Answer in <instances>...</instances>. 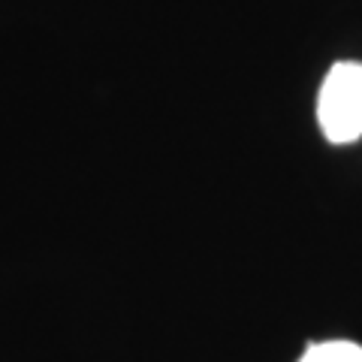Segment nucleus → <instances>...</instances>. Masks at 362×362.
<instances>
[{
	"label": "nucleus",
	"mask_w": 362,
	"mask_h": 362,
	"mask_svg": "<svg viewBox=\"0 0 362 362\" xmlns=\"http://www.w3.org/2000/svg\"><path fill=\"white\" fill-rule=\"evenodd\" d=\"M299 362H362V347L354 341H320L305 350Z\"/></svg>",
	"instance_id": "f03ea898"
},
{
	"label": "nucleus",
	"mask_w": 362,
	"mask_h": 362,
	"mask_svg": "<svg viewBox=\"0 0 362 362\" xmlns=\"http://www.w3.org/2000/svg\"><path fill=\"white\" fill-rule=\"evenodd\" d=\"M317 121L335 145L356 142L362 136V64L341 61L326 73L317 94Z\"/></svg>",
	"instance_id": "f257e3e1"
}]
</instances>
